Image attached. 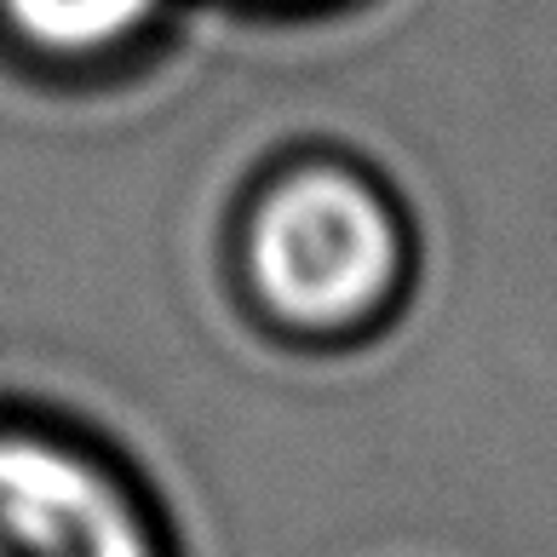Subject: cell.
Returning <instances> with one entry per match:
<instances>
[{
	"instance_id": "1",
	"label": "cell",
	"mask_w": 557,
	"mask_h": 557,
	"mask_svg": "<svg viewBox=\"0 0 557 557\" xmlns=\"http://www.w3.org/2000/svg\"><path fill=\"white\" fill-rule=\"evenodd\" d=\"M403 236L385 201L350 173H294L247 224V271L259 299L305 334L368 322L397 287Z\"/></svg>"
},
{
	"instance_id": "2",
	"label": "cell",
	"mask_w": 557,
	"mask_h": 557,
	"mask_svg": "<svg viewBox=\"0 0 557 557\" xmlns=\"http://www.w3.org/2000/svg\"><path fill=\"white\" fill-rule=\"evenodd\" d=\"M0 557H156L138 511L87 460L0 437Z\"/></svg>"
},
{
	"instance_id": "3",
	"label": "cell",
	"mask_w": 557,
	"mask_h": 557,
	"mask_svg": "<svg viewBox=\"0 0 557 557\" xmlns=\"http://www.w3.org/2000/svg\"><path fill=\"white\" fill-rule=\"evenodd\" d=\"M156 12V0H7L12 29L40 52H110L115 40H127L144 17Z\"/></svg>"
}]
</instances>
